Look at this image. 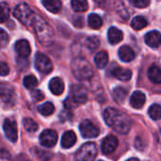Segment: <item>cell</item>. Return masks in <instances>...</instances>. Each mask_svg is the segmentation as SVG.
<instances>
[{"label":"cell","mask_w":161,"mask_h":161,"mask_svg":"<svg viewBox=\"0 0 161 161\" xmlns=\"http://www.w3.org/2000/svg\"><path fill=\"white\" fill-rule=\"evenodd\" d=\"M24 85L27 90H33L38 86V80L34 75H26L24 78Z\"/></svg>","instance_id":"cell-33"},{"label":"cell","mask_w":161,"mask_h":161,"mask_svg":"<svg viewBox=\"0 0 161 161\" xmlns=\"http://www.w3.org/2000/svg\"><path fill=\"white\" fill-rule=\"evenodd\" d=\"M135 146L138 150H143V143H142V140L141 138H137L136 142H135Z\"/></svg>","instance_id":"cell-40"},{"label":"cell","mask_w":161,"mask_h":161,"mask_svg":"<svg viewBox=\"0 0 161 161\" xmlns=\"http://www.w3.org/2000/svg\"><path fill=\"white\" fill-rule=\"evenodd\" d=\"M37 155L42 160H49L50 158H52V154L43 150H37Z\"/></svg>","instance_id":"cell-36"},{"label":"cell","mask_w":161,"mask_h":161,"mask_svg":"<svg viewBox=\"0 0 161 161\" xmlns=\"http://www.w3.org/2000/svg\"><path fill=\"white\" fill-rule=\"evenodd\" d=\"M126 161H140L138 158H129V159H127Z\"/></svg>","instance_id":"cell-41"},{"label":"cell","mask_w":161,"mask_h":161,"mask_svg":"<svg viewBox=\"0 0 161 161\" xmlns=\"http://www.w3.org/2000/svg\"><path fill=\"white\" fill-rule=\"evenodd\" d=\"M59 118L61 121H67V120H71L72 119V113L69 109L67 110H63L60 115H59Z\"/></svg>","instance_id":"cell-39"},{"label":"cell","mask_w":161,"mask_h":161,"mask_svg":"<svg viewBox=\"0 0 161 161\" xmlns=\"http://www.w3.org/2000/svg\"><path fill=\"white\" fill-rule=\"evenodd\" d=\"M49 89L53 94L60 95L64 91V83L59 77H54L49 82Z\"/></svg>","instance_id":"cell-17"},{"label":"cell","mask_w":161,"mask_h":161,"mask_svg":"<svg viewBox=\"0 0 161 161\" xmlns=\"http://www.w3.org/2000/svg\"><path fill=\"white\" fill-rule=\"evenodd\" d=\"M23 161H30V160H28L27 158H24V160H23Z\"/></svg>","instance_id":"cell-42"},{"label":"cell","mask_w":161,"mask_h":161,"mask_svg":"<svg viewBox=\"0 0 161 161\" xmlns=\"http://www.w3.org/2000/svg\"><path fill=\"white\" fill-rule=\"evenodd\" d=\"M31 96L35 101H42L44 98V94L40 90H35L31 92Z\"/></svg>","instance_id":"cell-37"},{"label":"cell","mask_w":161,"mask_h":161,"mask_svg":"<svg viewBox=\"0 0 161 161\" xmlns=\"http://www.w3.org/2000/svg\"><path fill=\"white\" fill-rule=\"evenodd\" d=\"M72 8L75 11L83 12L88 9V1L87 0H72Z\"/></svg>","instance_id":"cell-27"},{"label":"cell","mask_w":161,"mask_h":161,"mask_svg":"<svg viewBox=\"0 0 161 161\" xmlns=\"http://www.w3.org/2000/svg\"><path fill=\"white\" fill-rule=\"evenodd\" d=\"M71 70L74 75L79 80H89L93 76L92 64L84 58H75L71 63Z\"/></svg>","instance_id":"cell-3"},{"label":"cell","mask_w":161,"mask_h":161,"mask_svg":"<svg viewBox=\"0 0 161 161\" xmlns=\"http://www.w3.org/2000/svg\"><path fill=\"white\" fill-rule=\"evenodd\" d=\"M144 40H145V42L147 43V45H149L150 47L158 48L160 45V33H159V31H157V30L150 31L145 35Z\"/></svg>","instance_id":"cell-13"},{"label":"cell","mask_w":161,"mask_h":161,"mask_svg":"<svg viewBox=\"0 0 161 161\" xmlns=\"http://www.w3.org/2000/svg\"><path fill=\"white\" fill-rule=\"evenodd\" d=\"M148 114L149 116L153 119V120H159L161 117V108L158 104H154L150 107L149 110H148Z\"/></svg>","instance_id":"cell-31"},{"label":"cell","mask_w":161,"mask_h":161,"mask_svg":"<svg viewBox=\"0 0 161 161\" xmlns=\"http://www.w3.org/2000/svg\"><path fill=\"white\" fill-rule=\"evenodd\" d=\"M108 42L111 44H117L120 42H122V40L124 38V34H123V32L120 29L112 26V27H110L108 29Z\"/></svg>","instance_id":"cell-20"},{"label":"cell","mask_w":161,"mask_h":161,"mask_svg":"<svg viewBox=\"0 0 161 161\" xmlns=\"http://www.w3.org/2000/svg\"><path fill=\"white\" fill-rule=\"evenodd\" d=\"M13 15L23 25L26 26H30L32 25V22H33V18L35 14L26 3H21L17 5L16 8H14Z\"/></svg>","instance_id":"cell-4"},{"label":"cell","mask_w":161,"mask_h":161,"mask_svg":"<svg viewBox=\"0 0 161 161\" xmlns=\"http://www.w3.org/2000/svg\"><path fill=\"white\" fill-rule=\"evenodd\" d=\"M0 99L7 105L12 106L16 101V94L13 88L6 83L0 85Z\"/></svg>","instance_id":"cell-8"},{"label":"cell","mask_w":161,"mask_h":161,"mask_svg":"<svg viewBox=\"0 0 161 161\" xmlns=\"http://www.w3.org/2000/svg\"><path fill=\"white\" fill-rule=\"evenodd\" d=\"M88 23H89V25L93 29H99L103 25L101 17L95 13L90 14V16L88 18Z\"/></svg>","instance_id":"cell-25"},{"label":"cell","mask_w":161,"mask_h":161,"mask_svg":"<svg viewBox=\"0 0 161 161\" xmlns=\"http://www.w3.org/2000/svg\"><path fill=\"white\" fill-rule=\"evenodd\" d=\"M9 73V68L6 62H0V76H6Z\"/></svg>","instance_id":"cell-38"},{"label":"cell","mask_w":161,"mask_h":161,"mask_svg":"<svg viewBox=\"0 0 161 161\" xmlns=\"http://www.w3.org/2000/svg\"><path fill=\"white\" fill-rule=\"evenodd\" d=\"M80 133L85 139H94L99 136V128L95 126L91 121L84 120L79 125Z\"/></svg>","instance_id":"cell-7"},{"label":"cell","mask_w":161,"mask_h":161,"mask_svg":"<svg viewBox=\"0 0 161 161\" xmlns=\"http://www.w3.org/2000/svg\"><path fill=\"white\" fill-rule=\"evenodd\" d=\"M32 26L39 41L43 44H49L53 41L54 32L49 24L39 15H34Z\"/></svg>","instance_id":"cell-2"},{"label":"cell","mask_w":161,"mask_h":161,"mask_svg":"<svg viewBox=\"0 0 161 161\" xmlns=\"http://www.w3.org/2000/svg\"><path fill=\"white\" fill-rule=\"evenodd\" d=\"M100 161H102V160H100Z\"/></svg>","instance_id":"cell-43"},{"label":"cell","mask_w":161,"mask_h":161,"mask_svg":"<svg viewBox=\"0 0 161 161\" xmlns=\"http://www.w3.org/2000/svg\"><path fill=\"white\" fill-rule=\"evenodd\" d=\"M85 44L87 46V48L91 51V52H93L95 51L98 47H99V44H100V42L98 40L97 37H89L86 42H85Z\"/></svg>","instance_id":"cell-32"},{"label":"cell","mask_w":161,"mask_h":161,"mask_svg":"<svg viewBox=\"0 0 161 161\" xmlns=\"http://www.w3.org/2000/svg\"><path fill=\"white\" fill-rule=\"evenodd\" d=\"M38 110L39 112L43 115V116H50L54 113L55 111V107L52 103L50 102H46L42 105H41L39 108H38Z\"/></svg>","instance_id":"cell-26"},{"label":"cell","mask_w":161,"mask_h":161,"mask_svg":"<svg viewBox=\"0 0 161 161\" xmlns=\"http://www.w3.org/2000/svg\"><path fill=\"white\" fill-rule=\"evenodd\" d=\"M9 12H10L9 6L5 2L1 3L0 4V23H4L8 19Z\"/></svg>","instance_id":"cell-30"},{"label":"cell","mask_w":161,"mask_h":161,"mask_svg":"<svg viewBox=\"0 0 161 161\" xmlns=\"http://www.w3.org/2000/svg\"><path fill=\"white\" fill-rule=\"evenodd\" d=\"M145 101H146V97H145V94L142 92H135L131 98H130V105L134 108H137V109H140L142 108L144 104H145Z\"/></svg>","instance_id":"cell-16"},{"label":"cell","mask_w":161,"mask_h":161,"mask_svg":"<svg viewBox=\"0 0 161 161\" xmlns=\"http://www.w3.org/2000/svg\"><path fill=\"white\" fill-rule=\"evenodd\" d=\"M127 93L128 92H127V91L125 89H124L122 87H118V88H116V89L113 90L112 95H113L114 100L117 103L121 104V103H123L125 100V98L127 96Z\"/></svg>","instance_id":"cell-24"},{"label":"cell","mask_w":161,"mask_h":161,"mask_svg":"<svg viewBox=\"0 0 161 161\" xmlns=\"http://www.w3.org/2000/svg\"><path fill=\"white\" fill-rule=\"evenodd\" d=\"M131 5H133L136 8H143L149 6L150 4V0H129Z\"/></svg>","instance_id":"cell-34"},{"label":"cell","mask_w":161,"mask_h":161,"mask_svg":"<svg viewBox=\"0 0 161 161\" xmlns=\"http://www.w3.org/2000/svg\"><path fill=\"white\" fill-rule=\"evenodd\" d=\"M111 74L114 77H116L117 79H119L121 81H128L132 77V73L130 70L125 69V68H122L119 66L113 68L111 71Z\"/></svg>","instance_id":"cell-15"},{"label":"cell","mask_w":161,"mask_h":161,"mask_svg":"<svg viewBox=\"0 0 161 161\" xmlns=\"http://www.w3.org/2000/svg\"><path fill=\"white\" fill-rule=\"evenodd\" d=\"M97 155V148L95 143L87 142L83 144L77 151L75 161H94Z\"/></svg>","instance_id":"cell-5"},{"label":"cell","mask_w":161,"mask_h":161,"mask_svg":"<svg viewBox=\"0 0 161 161\" xmlns=\"http://www.w3.org/2000/svg\"><path fill=\"white\" fill-rule=\"evenodd\" d=\"M15 51L21 58H26L30 55L31 48L26 40H20L15 43Z\"/></svg>","instance_id":"cell-14"},{"label":"cell","mask_w":161,"mask_h":161,"mask_svg":"<svg viewBox=\"0 0 161 161\" xmlns=\"http://www.w3.org/2000/svg\"><path fill=\"white\" fill-rule=\"evenodd\" d=\"M76 142V135L74 131H67L61 138V146L65 149L73 147Z\"/></svg>","instance_id":"cell-18"},{"label":"cell","mask_w":161,"mask_h":161,"mask_svg":"<svg viewBox=\"0 0 161 161\" xmlns=\"http://www.w3.org/2000/svg\"><path fill=\"white\" fill-rule=\"evenodd\" d=\"M23 125H24L25 129L27 132H29V133L36 132V131L39 129L38 124H37L34 120H32V119H30V118H25V119H24V120H23Z\"/></svg>","instance_id":"cell-29"},{"label":"cell","mask_w":161,"mask_h":161,"mask_svg":"<svg viewBox=\"0 0 161 161\" xmlns=\"http://www.w3.org/2000/svg\"><path fill=\"white\" fill-rule=\"evenodd\" d=\"M104 120L109 127L120 134H127L131 128L128 116L113 108H108L104 111Z\"/></svg>","instance_id":"cell-1"},{"label":"cell","mask_w":161,"mask_h":161,"mask_svg":"<svg viewBox=\"0 0 161 161\" xmlns=\"http://www.w3.org/2000/svg\"><path fill=\"white\" fill-rule=\"evenodd\" d=\"M148 77L154 84H159L161 82V71L158 65H153L148 70Z\"/></svg>","instance_id":"cell-22"},{"label":"cell","mask_w":161,"mask_h":161,"mask_svg":"<svg viewBox=\"0 0 161 161\" xmlns=\"http://www.w3.org/2000/svg\"><path fill=\"white\" fill-rule=\"evenodd\" d=\"M94 62L98 69H104L108 62V55L106 51L97 53L94 57Z\"/></svg>","instance_id":"cell-23"},{"label":"cell","mask_w":161,"mask_h":161,"mask_svg":"<svg viewBox=\"0 0 161 161\" xmlns=\"http://www.w3.org/2000/svg\"><path fill=\"white\" fill-rule=\"evenodd\" d=\"M146 25H147V21L142 16H137L131 22V26L135 30H141V29L144 28Z\"/></svg>","instance_id":"cell-28"},{"label":"cell","mask_w":161,"mask_h":161,"mask_svg":"<svg viewBox=\"0 0 161 161\" xmlns=\"http://www.w3.org/2000/svg\"><path fill=\"white\" fill-rule=\"evenodd\" d=\"M8 42V33L0 28V47H5Z\"/></svg>","instance_id":"cell-35"},{"label":"cell","mask_w":161,"mask_h":161,"mask_svg":"<svg viewBox=\"0 0 161 161\" xmlns=\"http://www.w3.org/2000/svg\"><path fill=\"white\" fill-rule=\"evenodd\" d=\"M35 67L40 73L42 74H49L53 70V64L50 58L42 53H38L36 55Z\"/></svg>","instance_id":"cell-6"},{"label":"cell","mask_w":161,"mask_h":161,"mask_svg":"<svg viewBox=\"0 0 161 161\" xmlns=\"http://www.w3.org/2000/svg\"><path fill=\"white\" fill-rule=\"evenodd\" d=\"M70 97L75 104H84L88 101V95L85 89L78 85H74L72 87Z\"/></svg>","instance_id":"cell-11"},{"label":"cell","mask_w":161,"mask_h":161,"mask_svg":"<svg viewBox=\"0 0 161 161\" xmlns=\"http://www.w3.org/2000/svg\"><path fill=\"white\" fill-rule=\"evenodd\" d=\"M3 129L6 137L11 142H15L18 140V130L16 123L11 119H6L3 124Z\"/></svg>","instance_id":"cell-10"},{"label":"cell","mask_w":161,"mask_h":161,"mask_svg":"<svg viewBox=\"0 0 161 161\" xmlns=\"http://www.w3.org/2000/svg\"><path fill=\"white\" fill-rule=\"evenodd\" d=\"M43 7L52 13H58L61 9V2L59 0H42Z\"/></svg>","instance_id":"cell-21"},{"label":"cell","mask_w":161,"mask_h":161,"mask_svg":"<svg viewBox=\"0 0 161 161\" xmlns=\"http://www.w3.org/2000/svg\"><path fill=\"white\" fill-rule=\"evenodd\" d=\"M119 58L125 62H129L135 58V52L128 45H124L119 49Z\"/></svg>","instance_id":"cell-19"},{"label":"cell","mask_w":161,"mask_h":161,"mask_svg":"<svg viewBox=\"0 0 161 161\" xmlns=\"http://www.w3.org/2000/svg\"><path fill=\"white\" fill-rule=\"evenodd\" d=\"M58 142V134L52 129L44 130L40 136V142L43 147L52 148Z\"/></svg>","instance_id":"cell-9"},{"label":"cell","mask_w":161,"mask_h":161,"mask_svg":"<svg viewBox=\"0 0 161 161\" xmlns=\"http://www.w3.org/2000/svg\"><path fill=\"white\" fill-rule=\"evenodd\" d=\"M117 146H118V139L114 135H108L103 140L101 148H102V152L105 155H109L116 150Z\"/></svg>","instance_id":"cell-12"}]
</instances>
